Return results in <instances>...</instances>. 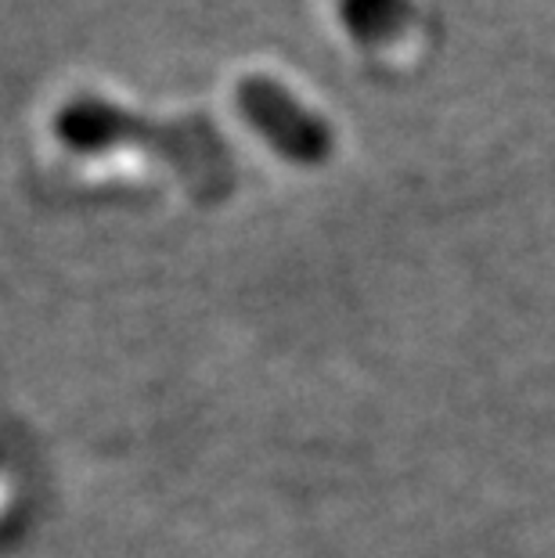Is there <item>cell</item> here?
Instances as JSON below:
<instances>
[{
  "instance_id": "6da1fadb",
  "label": "cell",
  "mask_w": 555,
  "mask_h": 558,
  "mask_svg": "<svg viewBox=\"0 0 555 558\" xmlns=\"http://www.w3.org/2000/svg\"><path fill=\"white\" fill-rule=\"evenodd\" d=\"M239 105L264 134H270V141H278L281 148L297 151V156H317L328 145L325 123H317L297 94H289L270 76L245 80L239 87Z\"/></svg>"
}]
</instances>
